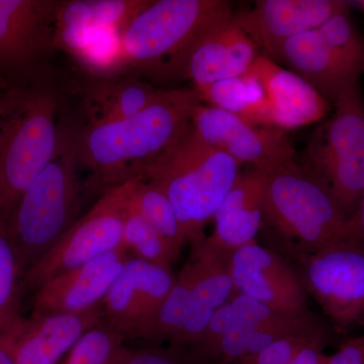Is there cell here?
<instances>
[{"instance_id": "cell-18", "label": "cell", "mask_w": 364, "mask_h": 364, "mask_svg": "<svg viewBox=\"0 0 364 364\" xmlns=\"http://www.w3.org/2000/svg\"><path fill=\"white\" fill-rule=\"evenodd\" d=\"M267 58L289 67L333 105L360 77L333 51L318 30L308 31L280 44Z\"/></svg>"}, {"instance_id": "cell-13", "label": "cell", "mask_w": 364, "mask_h": 364, "mask_svg": "<svg viewBox=\"0 0 364 364\" xmlns=\"http://www.w3.org/2000/svg\"><path fill=\"white\" fill-rule=\"evenodd\" d=\"M228 267L236 294L256 299L284 315H312L293 265L257 241L235 251Z\"/></svg>"}, {"instance_id": "cell-10", "label": "cell", "mask_w": 364, "mask_h": 364, "mask_svg": "<svg viewBox=\"0 0 364 364\" xmlns=\"http://www.w3.org/2000/svg\"><path fill=\"white\" fill-rule=\"evenodd\" d=\"M61 1L0 0V90L46 78Z\"/></svg>"}, {"instance_id": "cell-2", "label": "cell", "mask_w": 364, "mask_h": 364, "mask_svg": "<svg viewBox=\"0 0 364 364\" xmlns=\"http://www.w3.org/2000/svg\"><path fill=\"white\" fill-rule=\"evenodd\" d=\"M240 169V163L205 143L191 121L139 176L167 196L193 248L207 238L205 226L234 186Z\"/></svg>"}, {"instance_id": "cell-25", "label": "cell", "mask_w": 364, "mask_h": 364, "mask_svg": "<svg viewBox=\"0 0 364 364\" xmlns=\"http://www.w3.org/2000/svg\"><path fill=\"white\" fill-rule=\"evenodd\" d=\"M195 91L200 102L210 107L256 126L274 128L267 90L253 72L217 81Z\"/></svg>"}, {"instance_id": "cell-12", "label": "cell", "mask_w": 364, "mask_h": 364, "mask_svg": "<svg viewBox=\"0 0 364 364\" xmlns=\"http://www.w3.org/2000/svg\"><path fill=\"white\" fill-rule=\"evenodd\" d=\"M173 270L131 256L102 299V323L124 339H143L171 291Z\"/></svg>"}, {"instance_id": "cell-26", "label": "cell", "mask_w": 364, "mask_h": 364, "mask_svg": "<svg viewBox=\"0 0 364 364\" xmlns=\"http://www.w3.org/2000/svg\"><path fill=\"white\" fill-rule=\"evenodd\" d=\"M151 0L61 1L55 26H85L123 31Z\"/></svg>"}, {"instance_id": "cell-16", "label": "cell", "mask_w": 364, "mask_h": 364, "mask_svg": "<svg viewBox=\"0 0 364 364\" xmlns=\"http://www.w3.org/2000/svg\"><path fill=\"white\" fill-rule=\"evenodd\" d=\"M346 4L341 0H260L249 11L234 14V20L261 54L269 57L287 40L317 30Z\"/></svg>"}, {"instance_id": "cell-7", "label": "cell", "mask_w": 364, "mask_h": 364, "mask_svg": "<svg viewBox=\"0 0 364 364\" xmlns=\"http://www.w3.org/2000/svg\"><path fill=\"white\" fill-rule=\"evenodd\" d=\"M332 116L314 131L305 168L320 177L350 219L364 193V97L360 85L333 105Z\"/></svg>"}, {"instance_id": "cell-30", "label": "cell", "mask_w": 364, "mask_h": 364, "mask_svg": "<svg viewBox=\"0 0 364 364\" xmlns=\"http://www.w3.org/2000/svg\"><path fill=\"white\" fill-rule=\"evenodd\" d=\"M123 246L133 257L166 269L173 270L178 260L167 241L136 210L132 196L124 219Z\"/></svg>"}, {"instance_id": "cell-1", "label": "cell", "mask_w": 364, "mask_h": 364, "mask_svg": "<svg viewBox=\"0 0 364 364\" xmlns=\"http://www.w3.org/2000/svg\"><path fill=\"white\" fill-rule=\"evenodd\" d=\"M198 102L195 90H163L135 116L87 124L76 132L79 164L92 172L93 186L104 191L139 176L191 124Z\"/></svg>"}, {"instance_id": "cell-39", "label": "cell", "mask_w": 364, "mask_h": 364, "mask_svg": "<svg viewBox=\"0 0 364 364\" xmlns=\"http://www.w3.org/2000/svg\"><path fill=\"white\" fill-rule=\"evenodd\" d=\"M356 4H358V6L360 7L361 11H363V13L364 14V1H358Z\"/></svg>"}, {"instance_id": "cell-21", "label": "cell", "mask_w": 364, "mask_h": 364, "mask_svg": "<svg viewBox=\"0 0 364 364\" xmlns=\"http://www.w3.org/2000/svg\"><path fill=\"white\" fill-rule=\"evenodd\" d=\"M189 260L193 272L191 310L183 329L171 344L184 349L198 344L213 316L236 294L228 258L203 242L191 248Z\"/></svg>"}, {"instance_id": "cell-23", "label": "cell", "mask_w": 364, "mask_h": 364, "mask_svg": "<svg viewBox=\"0 0 364 364\" xmlns=\"http://www.w3.org/2000/svg\"><path fill=\"white\" fill-rule=\"evenodd\" d=\"M325 328L313 315H277L261 324L240 326L228 333L208 361L237 364L242 359L259 353L280 339Z\"/></svg>"}, {"instance_id": "cell-11", "label": "cell", "mask_w": 364, "mask_h": 364, "mask_svg": "<svg viewBox=\"0 0 364 364\" xmlns=\"http://www.w3.org/2000/svg\"><path fill=\"white\" fill-rule=\"evenodd\" d=\"M191 124L208 145L258 171L298 162L289 136L279 129L256 126L202 102L193 109Z\"/></svg>"}, {"instance_id": "cell-33", "label": "cell", "mask_w": 364, "mask_h": 364, "mask_svg": "<svg viewBox=\"0 0 364 364\" xmlns=\"http://www.w3.org/2000/svg\"><path fill=\"white\" fill-rule=\"evenodd\" d=\"M327 329L291 335L269 345L255 355L242 359L237 364H289L299 351L316 342L327 341Z\"/></svg>"}, {"instance_id": "cell-14", "label": "cell", "mask_w": 364, "mask_h": 364, "mask_svg": "<svg viewBox=\"0 0 364 364\" xmlns=\"http://www.w3.org/2000/svg\"><path fill=\"white\" fill-rule=\"evenodd\" d=\"M261 54L234 14L210 26L181 55L168 76L184 77L200 90L224 79L248 73Z\"/></svg>"}, {"instance_id": "cell-9", "label": "cell", "mask_w": 364, "mask_h": 364, "mask_svg": "<svg viewBox=\"0 0 364 364\" xmlns=\"http://www.w3.org/2000/svg\"><path fill=\"white\" fill-rule=\"evenodd\" d=\"M138 176L107 189L57 245L21 279V293L123 246L124 219Z\"/></svg>"}, {"instance_id": "cell-15", "label": "cell", "mask_w": 364, "mask_h": 364, "mask_svg": "<svg viewBox=\"0 0 364 364\" xmlns=\"http://www.w3.org/2000/svg\"><path fill=\"white\" fill-rule=\"evenodd\" d=\"M102 318V304L80 313H32L0 336V344L14 364H57Z\"/></svg>"}, {"instance_id": "cell-36", "label": "cell", "mask_w": 364, "mask_h": 364, "mask_svg": "<svg viewBox=\"0 0 364 364\" xmlns=\"http://www.w3.org/2000/svg\"><path fill=\"white\" fill-rule=\"evenodd\" d=\"M327 341L316 342L296 354L289 364H329L330 355L325 353Z\"/></svg>"}, {"instance_id": "cell-3", "label": "cell", "mask_w": 364, "mask_h": 364, "mask_svg": "<svg viewBox=\"0 0 364 364\" xmlns=\"http://www.w3.org/2000/svg\"><path fill=\"white\" fill-rule=\"evenodd\" d=\"M59 100L46 78L0 95V220L6 223L58 142Z\"/></svg>"}, {"instance_id": "cell-22", "label": "cell", "mask_w": 364, "mask_h": 364, "mask_svg": "<svg viewBox=\"0 0 364 364\" xmlns=\"http://www.w3.org/2000/svg\"><path fill=\"white\" fill-rule=\"evenodd\" d=\"M55 48L70 54L97 79L117 77L128 70L123 31L95 26H55Z\"/></svg>"}, {"instance_id": "cell-31", "label": "cell", "mask_w": 364, "mask_h": 364, "mask_svg": "<svg viewBox=\"0 0 364 364\" xmlns=\"http://www.w3.org/2000/svg\"><path fill=\"white\" fill-rule=\"evenodd\" d=\"M318 30L345 65L361 77L364 74V37L352 18L349 2Z\"/></svg>"}, {"instance_id": "cell-40", "label": "cell", "mask_w": 364, "mask_h": 364, "mask_svg": "<svg viewBox=\"0 0 364 364\" xmlns=\"http://www.w3.org/2000/svg\"><path fill=\"white\" fill-rule=\"evenodd\" d=\"M200 364H227V363H218V361H205V363H203Z\"/></svg>"}, {"instance_id": "cell-37", "label": "cell", "mask_w": 364, "mask_h": 364, "mask_svg": "<svg viewBox=\"0 0 364 364\" xmlns=\"http://www.w3.org/2000/svg\"><path fill=\"white\" fill-rule=\"evenodd\" d=\"M352 233L356 238L364 242V193L359 202L355 213L349 219Z\"/></svg>"}, {"instance_id": "cell-17", "label": "cell", "mask_w": 364, "mask_h": 364, "mask_svg": "<svg viewBox=\"0 0 364 364\" xmlns=\"http://www.w3.org/2000/svg\"><path fill=\"white\" fill-rule=\"evenodd\" d=\"M130 257L122 246L49 280L33 294V314L80 313L100 305Z\"/></svg>"}, {"instance_id": "cell-38", "label": "cell", "mask_w": 364, "mask_h": 364, "mask_svg": "<svg viewBox=\"0 0 364 364\" xmlns=\"http://www.w3.org/2000/svg\"><path fill=\"white\" fill-rule=\"evenodd\" d=\"M0 364H14L13 358L0 344Z\"/></svg>"}, {"instance_id": "cell-35", "label": "cell", "mask_w": 364, "mask_h": 364, "mask_svg": "<svg viewBox=\"0 0 364 364\" xmlns=\"http://www.w3.org/2000/svg\"><path fill=\"white\" fill-rule=\"evenodd\" d=\"M329 364H364V334L340 345L330 355Z\"/></svg>"}, {"instance_id": "cell-32", "label": "cell", "mask_w": 364, "mask_h": 364, "mask_svg": "<svg viewBox=\"0 0 364 364\" xmlns=\"http://www.w3.org/2000/svg\"><path fill=\"white\" fill-rule=\"evenodd\" d=\"M126 339L100 323L74 345L63 364H111Z\"/></svg>"}, {"instance_id": "cell-28", "label": "cell", "mask_w": 364, "mask_h": 364, "mask_svg": "<svg viewBox=\"0 0 364 364\" xmlns=\"http://www.w3.org/2000/svg\"><path fill=\"white\" fill-rule=\"evenodd\" d=\"M193 265L188 259L176 275L171 291L149 329L144 335L143 340L149 342L169 341L170 344H173L188 320L193 296Z\"/></svg>"}, {"instance_id": "cell-4", "label": "cell", "mask_w": 364, "mask_h": 364, "mask_svg": "<svg viewBox=\"0 0 364 364\" xmlns=\"http://www.w3.org/2000/svg\"><path fill=\"white\" fill-rule=\"evenodd\" d=\"M78 165L76 131L59 124L58 142L51 161L26 188L4 223L23 277L78 221Z\"/></svg>"}, {"instance_id": "cell-19", "label": "cell", "mask_w": 364, "mask_h": 364, "mask_svg": "<svg viewBox=\"0 0 364 364\" xmlns=\"http://www.w3.org/2000/svg\"><path fill=\"white\" fill-rule=\"evenodd\" d=\"M260 79L272 107L273 127L294 130L322 121L332 105L289 69L260 55L250 69Z\"/></svg>"}, {"instance_id": "cell-29", "label": "cell", "mask_w": 364, "mask_h": 364, "mask_svg": "<svg viewBox=\"0 0 364 364\" xmlns=\"http://www.w3.org/2000/svg\"><path fill=\"white\" fill-rule=\"evenodd\" d=\"M23 272L9 238L6 224L0 220V336L14 330L21 321Z\"/></svg>"}, {"instance_id": "cell-24", "label": "cell", "mask_w": 364, "mask_h": 364, "mask_svg": "<svg viewBox=\"0 0 364 364\" xmlns=\"http://www.w3.org/2000/svg\"><path fill=\"white\" fill-rule=\"evenodd\" d=\"M158 90L136 79H97L85 91L87 124L112 123L135 116L161 95Z\"/></svg>"}, {"instance_id": "cell-27", "label": "cell", "mask_w": 364, "mask_h": 364, "mask_svg": "<svg viewBox=\"0 0 364 364\" xmlns=\"http://www.w3.org/2000/svg\"><path fill=\"white\" fill-rule=\"evenodd\" d=\"M132 203L145 221L167 241L179 258L188 241L167 196L152 182L138 176Z\"/></svg>"}, {"instance_id": "cell-6", "label": "cell", "mask_w": 364, "mask_h": 364, "mask_svg": "<svg viewBox=\"0 0 364 364\" xmlns=\"http://www.w3.org/2000/svg\"><path fill=\"white\" fill-rule=\"evenodd\" d=\"M234 14L226 0H151L123 32L128 70L142 68L168 76L200 33Z\"/></svg>"}, {"instance_id": "cell-8", "label": "cell", "mask_w": 364, "mask_h": 364, "mask_svg": "<svg viewBox=\"0 0 364 364\" xmlns=\"http://www.w3.org/2000/svg\"><path fill=\"white\" fill-rule=\"evenodd\" d=\"M293 265L306 294L345 334L364 326V242L346 239L311 252L296 254Z\"/></svg>"}, {"instance_id": "cell-34", "label": "cell", "mask_w": 364, "mask_h": 364, "mask_svg": "<svg viewBox=\"0 0 364 364\" xmlns=\"http://www.w3.org/2000/svg\"><path fill=\"white\" fill-rule=\"evenodd\" d=\"M111 364H200L191 352L171 346L170 348L146 347L131 348L123 345Z\"/></svg>"}, {"instance_id": "cell-5", "label": "cell", "mask_w": 364, "mask_h": 364, "mask_svg": "<svg viewBox=\"0 0 364 364\" xmlns=\"http://www.w3.org/2000/svg\"><path fill=\"white\" fill-rule=\"evenodd\" d=\"M264 173L263 223L293 255L356 238L331 189L310 170L296 162Z\"/></svg>"}, {"instance_id": "cell-20", "label": "cell", "mask_w": 364, "mask_h": 364, "mask_svg": "<svg viewBox=\"0 0 364 364\" xmlns=\"http://www.w3.org/2000/svg\"><path fill=\"white\" fill-rule=\"evenodd\" d=\"M264 172H241L215 213L214 232L203 241L229 259L242 246L256 240L263 224L262 191Z\"/></svg>"}]
</instances>
